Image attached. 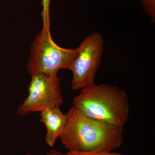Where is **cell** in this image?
Instances as JSON below:
<instances>
[{
  "instance_id": "6da1fadb",
  "label": "cell",
  "mask_w": 155,
  "mask_h": 155,
  "mask_svg": "<svg viewBox=\"0 0 155 155\" xmlns=\"http://www.w3.org/2000/svg\"><path fill=\"white\" fill-rule=\"evenodd\" d=\"M60 138L69 150L112 152L123 142V127L108 125L91 119L71 107Z\"/></svg>"
},
{
  "instance_id": "7a4b0ae2",
  "label": "cell",
  "mask_w": 155,
  "mask_h": 155,
  "mask_svg": "<svg viewBox=\"0 0 155 155\" xmlns=\"http://www.w3.org/2000/svg\"><path fill=\"white\" fill-rule=\"evenodd\" d=\"M72 107L84 116L108 125L123 127L130 113L126 91L110 84H93L81 90Z\"/></svg>"
},
{
  "instance_id": "3957f363",
  "label": "cell",
  "mask_w": 155,
  "mask_h": 155,
  "mask_svg": "<svg viewBox=\"0 0 155 155\" xmlns=\"http://www.w3.org/2000/svg\"><path fill=\"white\" fill-rule=\"evenodd\" d=\"M49 27V23H44L31 45L27 64L31 75L38 73L58 74L60 69H68L76 54V48H64L56 44L52 38Z\"/></svg>"
},
{
  "instance_id": "277c9868",
  "label": "cell",
  "mask_w": 155,
  "mask_h": 155,
  "mask_svg": "<svg viewBox=\"0 0 155 155\" xmlns=\"http://www.w3.org/2000/svg\"><path fill=\"white\" fill-rule=\"evenodd\" d=\"M76 54L69 68L72 73V87L83 89L94 84V79L101 61L104 41L100 34L89 35L76 48Z\"/></svg>"
},
{
  "instance_id": "5b68a950",
  "label": "cell",
  "mask_w": 155,
  "mask_h": 155,
  "mask_svg": "<svg viewBox=\"0 0 155 155\" xmlns=\"http://www.w3.org/2000/svg\"><path fill=\"white\" fill-rule=\"evenodd\" d=\"M63 103L58 74L35 73L31 75L28 96L18 108L17 114L24 116L29 113L60 107Z\"/></svg>"
},
{
  "instance_id": "8992f818",
  "label": "cell",
  "mask_w": 155,
  "mask_h": 155,
  "mask_svg": "<svg viewBox=\"0 0 155 155\" xmlns=\"http://www.w3.org/2000/svg\"><path fill=\"white\" fill-rule=\"evenodd\" d=\"M40 115L41 121L46 127V142L52 147L64 131L67 122V114L62 113L60 107H56L41 111Z\"/></svg>"
},
{
  "instance_id": "52a82bcc",
  "label": "cell",
  "mask_w": 155,
  "mask_h": 155,
  "mask_svg": "<svg viewBox=\"0 0 155 155\" xmlns=\"http://www.w3.org/2000/svg\"><path fill=\"white\" fill-rule=\"evenodd\" d=\"M146 14L150 17L153 22L155 21V0H138Z\"/></svg>"
},
{
  "instance_id": "ba28073f",
  "label": "cell",
  "mask_w": 155,
  "mask_h": 155,
  "mask_svg": "<svg viewBox=\"0 0 155 155\" xmlns=\"http://www.w3.org/2000/svg\"><path fill=\"white\" fill-rule=\"evenodd\" d=\"M67 155H124L120 153L113 152H81L69 150L66 153Z\"/></svg>"
},
{
  "instance_id": "9c48e42d",
  "label": "cell",
  "mask_w": 155,
  "mask_h": 155,
  "mask_svg": "<svg viewBox=\"0 0 155 155\" xmlns=\"http://www.w3.org/2000/svg\"><path fill=\"white\" fill-rule=\"evenodd\" d=\"M51 0H42L43 23H49V7Z\"/></svg>"
},
{
  "instance_id": "30bf717a",
  "label": "cell",
  "mask_w": 155,
  "mask_h": 155,
  "mask_svg": "<svg viewBox=\"0 0 155 155\" xmlns=\"http://www.w3.org/2000/svg\"><path fill=\"white\" fill-rule=\"evenodd\" d=\"M46 155H67L66 154H64L59 151L55 150H53L50 151Z\"/></svg>"
},
{
  "instance_id": "8fae6325",
  "label": "cell",
  "mask_w": 155,
  "mask_h": 155,
  "mask_svg": "<svg viewBox=\"0 0 155 155\" xmlns=\"http://www.w3.org/2000/svg\"></svg>"
}]
</instances>
